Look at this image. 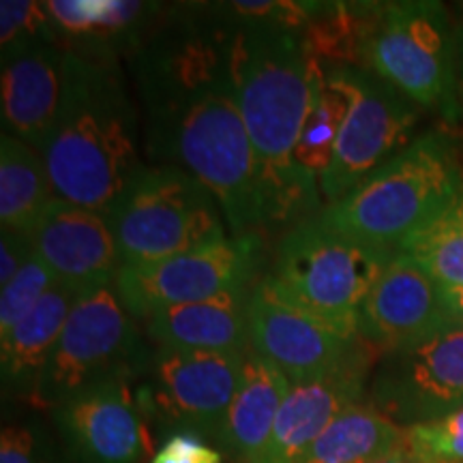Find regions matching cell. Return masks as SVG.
<instances>
[{
  "mask_svg": "<svg viewBox=\"0 0 463 463\" xmlns=\"http://www.w3.org/2000/svg\"><path fill=\"white\" fill-rule=\"evenodd\" d=\"M54 283V277L48 266L42 262V258L33 256L31 262L14 277L9 286L3 288V294H0V337L7 335Z\"/></svg>",
  "mask_w": 463,
  "mask_h": 463,
  "instance_id": "obj_31",
  "label": "cell"
},
{
  "mask_svg": "<svg viewBox=\"0 0 463 463\" xmlns=\"http://www.w3.org/2000/svg\"><path fill=\"white\" fill-rule=\"evenodd\" d=\"M350 109V92L333 67L317 62L314 101L297 148V164L317 183L331 165L339 131Z\"/></svg>",
  "mask_w": 463,
  "mask_h": 463,
  "instance_id": "obj_26",
  "label": "cell"
},
{
  "mask_svg": "<svg viewBox=\"0 0 463 463\" xmlns=\"http://www.w3.org/2000/svg\"><path fill=\"white\" fill-rule=\"evenodd\" d=\"M322 3L305 0H234V3H213L217 14L225 17L232 26H269L281 31L300 33L309 24L311 17Z\"/></svg>",
  "mask_w": 463,
  "mask_h": 463,
  "instance_id": "obj_29",
  "label": "cell"
},
{
  "mask_svg": "<svg viewBox=\"0 0 463 463\" xmlns=\"http://www.w3.org/2000/svg\"><path fill=\"white\" fill-rule=\"evenodd\" d=\"M67 455L75 463H142L146 433L131 382L92 386L52 410Z\"/></svg>",
  "mask_w": 463,
  "mask_h": 463,
  "instance_id": "obj_14",
  "label": "cell"
},
{
  "mask_svg": "<svg viewBox=\"0 0 463 463\" xmlns=\"http://www.w3.org/2000/svg\"><path fill=\"white\" fill-rule=\"evenodd\" d=\"M403 449L422 463H463V408L408 427Z\"/></svg>",
  "mask_w": 463,
  "mask_h": 463,
  "instance_id": "obj_30",
  "label": "cell"
},
{
  "mask_svg": "<svg viewBox=\"0 0 463 463\" xmlns=\"http://www.w3.org/2000/svg\"><path fill=\"white\" fill-rule=\"evenodd\" d=\"M54 200L43 157L17 137L0 136V223L33 234Z\"/></svg>",
  "mask_w": 463,
  "mask_h": 463,
  "instance_id": "obj_24",
  "label": "cell"
},
{
  "mask_svg": "<svg viewBox=\"0 0 463 463\" xmlns=\"http://www.w3.org/2000/svg\"><path fill=\"white\" fill-rule=\"evenodd\" d=\"M0 463H58L54 442L37 420H9L0 433Z\"/></svg>",
  "mask_w": 463,
  "mask_h": 463,
  "instance_id": "obj_32",
  "label": "cell"
},
{
  "mask_svg": "<svg viewBox=\"0 0 463 463\" xmlns=\"http://www.w3.org/2000/svg\"><path fill=\"white\" fill-rule=\"evenodd\" d=\"M369 402L403 430L463 408V326L384 352L369 382Z\"/></svg>",
  "mask_w": 463,
  "mask_h": 463,
  "instance_id": "obj_11",
  "label": "cell"
},
{
  "mask_svg": "<svg viewBox=\"0 0 463 463\" xmlns=\"http://www.w3.org/2000/svg\"><path fill=\"white\" fill-rule=\"evenodd\" d=\"M455 326L444 288L433 281L412 258L397 253L364 300L358 337L391 352Z\"/></svg>",
  "mask_w": 463,
  "mask_h": 463,
  "instance_id": "obj_15",
  "label": "cell"
},
{
  "mask_svg": "<svg viewBox=\"0 0 463 463\" xmlns=\"http://www.w3.org/2000/svg\"><path fill=\"white\" fill-rule=\"evenodd\" d=\"M45 5L62 48L99 61L131 58L167 14L165 5L142 0H50Z\"/></svg>",
  "mask_w": 463,
  "mask_h": 463,
  "instance_id": "obj_18",
  "label": "cell"
},
{
  "mask_svg": "<svg viewBox=\"0 0 463 463\" xmlns=\"http://www.w3.org/2000/svg\"><path fill=\"white\" fill-rule=\"evenodd\" d=\"M455 109L457 120L463 118V22L455 26Z\"/></svg>",
  "mask_w": 463,
  "mask_h": 463,
  "instance_id": "obj_35",
  "label": "cell"
},
{
  "mask_svg": "<svg viewBox=\"0 0 463 463\" xmlns=\"http://www.w3.org/2000/svg\"><path fill=\"white\" fill-rule=\"evenodd\" d=\"M222 449L189 431H174L155 450L148 463H223Z\"/></svg>",
  "mask_w": 463,
  "mask_h": 463,
  "instance_id": "obj_33",
  "label": "cell"
},
{
  "mask_svg": "<svg viewBox=\"0 0 463 463\" xmlns=\"http://www.w3.org/2000/svg\"><path fill=\"white\" fill-rule=\"evenodd\" d=\"M234 33L213 3L167 9L131 73L148 157L198 178L232 232L247 236L264 228V200L232 71Z\"/></svg>",
  "mask_w": 463,
  "mask_h": 463,
  "instance_id": "obj_1",
  "label": "cell"
},
{
  "mask_svg": "<svg viewBox=\"0 0 463 463\" xmlns=\"http://www.w3.org/2000/svg\"><path fill=\"white\" fill-rule=\"evenodd\" d=\"M150 358L153 352L114 283L89 289L75 300L28 402L52 412L92 386L144 375Z\"/></svg>",
  "mask_w": 463,
  "mask_h": 463,
  "instance_id": "obj_7",
  "label": "cell"
},
{
  "mask_svg": "<svg viewBox=\"0 0 463 463\" xmlns=\"http://www.w3.org/2000/svg\"><path fill=\"white\" fill-rule=\"evenodd\" d=\"M251 289L234 288L200 303L161 309L146 317V335L157 347L245 354L249 344L247 305Z\"/></svg>",
  "mask_w": 463,
  "mask_h": 463,
  "instance_id": "obj_20",
  "label": "cell"
},
{
  "mask_svg": "<svg viewBox=\"0 0 463 463\" xmlns=\"http://www.w3.org/2000/svg\"><path fill=\"white\" fill-rule=\"evenodd\" d=\"M463 200V174L439 133L416 137L367 181L317 217L324 228L386 251H399Z\"/></svg>",
  "mask_w": 463,
  "mask_h": 463,
  "instance_id": "obj_4",
  "label": "cell"
},
{
  "mask_svg": "<svg viewBox=\"0 0 463 463\" xmlns=\"http://www.w3.org/2000/svg\"><path fill=\"white\" fill-rule=\"evenodd\" d=\"M369 367L364 352L326 378L292 384L258 463H298L344 410L363 403Z\"/></svg>",
  "mask_w": 463,
  "mask_h": 463,
  "instance_id": "obj_19",
  "label": "cell"
},
{
  "mask_svg": "<svg viewBox=\"0 0 463 463\" xmlns=\"http://www.w3.org/2000/svg\"><path fill=\"white\" fill-rule=\"evenodd\" d=\"M444 300H447V309L453 324L463 326V288L447 289L444 288Z\"/></svg>",
  "mask_w": 463,
  "mask_h": 463,
  "instance_id": "obj_36",
  "label": "cell"
},
{
  "mask_svg": "<svg viewBox=\"0 0 463 463\" xmlns=\"http://www.w3.org/2000/svg\"><path fill=\"white\" fill-rule=\"evenodd\" d=\"M234 31L232 71L256 155L264 228L281 225L317 206V183L297 164L317 62L307 56L297 33L269 26H234Z\"/></svg>",
  "mask_w": 463,
  "mask_h": 463,
  "instance_id": "obj_2",
  "label": "cell"
},
{
  "mask_svg": "<svg viewBox=\"0 0 463 463\" xmlns=\"http://www.w3.org/2000/svg\"><path fill=\"white\" fill-rule=\"evenodd\" d=\"M262 242L258 234L234 236L164 262L120 269L116 292L136 320H146L161 309L200 303L251 281Z\"/></svg>",
  "mask_w": 463,
  "mask_h": 463,
  "instance_id": "obj_12",
  "label": "cell"
},
{
  "mask_svg": "<svg viewBox=\"0 0 463 463\" xmlns=\"http://www.w3.org/2000/svg\"><path fill=\"white\" fill-rule=\"evenodd\" d=\"M67 50L61 43L42 45L3 61L5 133L43 153L61 114L67 86Z\"/></svg>",
  "mask_w": 463,
  "mask_h": 463,
  "instance_id": "obj_17",
  "label": "cell"
},
{
  "mask_svg": "<svg viewBox=\"0 0 463 463\" xmlns=\"http://www.w3.org/2000/svg\"><path fill=\"white\" fill-rule=\"evenodd\" d=\"M289 389V380L273 363L249 350L242 363L241 386L217 442L222 453L239 463H258Z\"/></svg>",
  "mask_w": 463,
  "mask_h": 463,
  "instance_id": "obj_21",
  "label": "cell"
},
{
  "mask_svg": "<svg viewBox=\"0 0 463 463\" xmlns=\"http://www.w3.org/2000/svg\"><path fill=\"white\" fill-rule=\"evenodd\" d=\"M245 354L157 347L144 373L142 414L219 442L225 416L241 386Z\"/></svg>",
  "mask_w": 463,
  "mask_h": 463,
  "instance_id": "obj_10",
  "label": "cell"
},
{
  "mask_svg": "<svg viewBox=\"0 0 463 463\" xmlns=\"http://www.w3.org/2000/svg\"><path fill=\"white\" fill-rule=\"evenodd\" d=\"M403 447V427L372 403H356L320 433L298 463H375Z\"/></svg>",
  "mask_w": 463,
  "mask_h": 463,
  "instance_id": "obj_23",
  "label": "cell"
},
{
  "mask_svg": "<svg viewBox=\"0 0 463 463\" xmlns=\"http://www.w3.org/2000/svg\"><path fill=\"white\" fill-rule=\"evenodd\" d=\"M67 54L65 99L42 157L56 200L106 213L144 167L140 116L118 61Z\"/></svg>",
  "mask_w": 463,
  "mask_h": 463,
  "instance_id": "obj_3",
  "label": "cell"
},
{
  "mask_svg": "<svg viewBox=\"0 0 463 463\" xmlns=\"http://www.w3.org/2000/svg\"><path fill=\"white\" fill-rule=\"evenodd\" d=\"M34 256L33 234L15 230H3L0 234V288L9 286Z\"/></svg>",
  "mask_w": 463,
  "mask_h": 463,
  "instance_id": "obj_34",
  "label": "cell"
},
{
  "mask_svg": "<svg viewBox=\"0 0 463 463\" xmlns=\"http://www.w3.org/2000/svg\"><path fill=\"white\" fill-rule=\"evenodd\" d=\"M395 256L341 236L314 219L283 236L266 283L283 300L344 337L356 339L364 300Z\"/></svg>",
  "mask_w": 463,
  "mask_h": 463,
  "instance_id": "obj_5",
  "label": "cell"
},
{
  "mask_svg": "<svg viewBox=\"0 0 463 463\" xmlns=\"http://www.w3.org/2000/svg\"><path fill=\"white\" fill-rule=\"evenodd\" d=\"M382 7L384 5L375 3H322L300 33L307 56L322 67L364 69V48Z\"/></svg>",
  "mask_w": 463,
  "mask_h": 463,
  "instance_id": "obj_25",
  "label": "cell"
},
{
  "mask_svg": "<svg viewBox=\"0 0 463 463\" xmlns=\"http://www.w3.org/2000/svg\"><path fill=\"white\" fill-rule=\"evenodd\" d=\"M78 298L80 292L62 283H54L42 300L7 335L0 337V344H3L0 369H3L5 392L26 399L33 395L39 375Z\"/></svg>",
  "mask_w": 463,
  "mask_h": 463,
  "instance_id": "obj_22",
  "label": "cell"
},
{
  "mask_svg": "<svg viewBox=\"0 0 463 463\" xmlns=\"http://www.w3.org/2000/svg\"><path fill=\"white\" fill-rule=\"evenodd\" d=\"M34 256L56 283L84 294L112 286L120 270L114 232L103 213L65 200H52L33 232Z\"/></svg>",
  "mask_w": 463,
  "mask_h": 463,
  "instance_id": "obj_16",
  "label": "cell"
},
{
  "mask_svg": "<svg viewBox=\"0 0 463 463\" xmlns=\"http://www.w3.org/2000/svg\"><path fill=\"white\" fill-rule=\"evenodd\" d=\"M103 215L120 269L157 264L228 239L215 195L176 165H144Z\"/></svg>",
  "mask_w": 463,
  "mask_h": 463,
  "instance_id": "obj_6",
  "label": "cell"
},
{
  "mask_svg": "<svg viewBox=\"0 0 463 463\" xmlns=\"http://www.w3.org/2000/svg\"><path fill=\"white\" fill-rule=\"evenodd\" d=\"M397 253L412 258L442 288H463V200L405 241Z\"/></svg>",
  "mask_w": 463,
  "mask_h": 463,
  "instance_id": "obj_27",
  "label": "cell"
},
{
  "mask_svg": "<svg viewBox=\"0 0 463 463\" xmlns=\"http://www.w3.org/2000/svg\"><path fill=\"white\" fill-rule=\"evenodd\" d=\"M364 69L384 78L419 108L438 109L444 118L457 120L455 26L439 3L384 5L364 48Z\"/></svg>",
  "mask_w": 463,
  "mask_h": 463,
  "instance_id": "obj_8",
  "label": "cell"
},
{
  "mask_svg": "<svg viewBox=\"0 0 463 463\" xmlns=\"http://www.w3.org/2000/svg\"><path fill=\"white\" fill-rule=\"evenodd\" d=\"M375 463H422V461L416 459L414 455H410L405 449H402V450H397V453L384 457V459H380Z\"/></svg>",
  "mask_w": 463,
  "mask_h": 463,
  "instance_id": "obj_37",
  "label": "cell"
},
{
  "mask_svg": "<svg viewBox=\"0 0 463 463\" xmlns=\"http://www.w3.org/2000/svg\"><path fill=\"white\" fill-rule=\"evenodd\" d=\"M350 92V109L339 131L328 170L320 178L328 204L395 157L410 144L419 120V106L384 78L363 67H333Z\"/></svg>",
  "mask_w": 463,
  "mask_h": 463,
  "instance_id": "obj_9",
  "label": "cell"
},
{
  "mask_svg": "<svg viewBox=\"0 0 463 463\" xmlns=\"http://www.w3.org/2000/svg\"><path fill=\"white\" fill-rule=\"evenodd\" d=\"M251 350L275 364L289 384L326 378L364 354L358 339H347L331 326L283 300L266 279L251 289L247 305Z\"/></svg>",
  "mask_w": 463,
  "mask_h": 463,
  "instance_id": "obj_13",
  "label": "cell"
},
{
  "mask_svg": "<svg viewBox=\"0 0 463 463\" xmlns=\"http://www.w3.org/2000/svg\"><path fill=\"white\" fill-rule=\"evenodd\" d=\"M61 43L48 5L37 0L0 3V56L3 61L42 45Z\"/></svg>",
  "mask_w": 463,
  "mask_h": 463,
  "instance_id": "obj_28",
  "label": "cell"
}]
</instances>
